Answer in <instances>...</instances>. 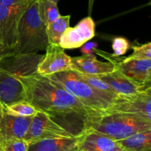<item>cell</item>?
I'll return each instance as SVG.
<instances>
[{"label": "cell", "mask_w": 151, "mask_h": 151, "mask_svg": "<svg viewBox=\"0 0 151 151\" xmlns=\"http://www.w3.org/2000/svg\"><path fill=\"white\" fill-rule=\"evenodd\" d=\"M18 78L24 87L26 101L51 117L76 114L85 119L88 113L93 112L48 76L35 73Z\"/></svg>", "instance_id": "1"}, {"label": "cell", "mask_w": 151, "mask_h": 151, "mask_svg": "<svg viewBox=\"0 0 151 151\" xmlns=\"http://www.w3.org/2000/svg\"><path fill=\"white\" fill-rule=\"evenodd\" d=\"M84 120L83 130L97 132L116 142L137 133L151 130V121L134 113L107 110L91 112Z\"/></svg>", "instance_id": "2"}, {"label": "cell", "mask_w": 151, "mask_h": 151, "mask_svg": "<svg viewBox=\"0 0 151 151\" xmlns=\"http://www.w3.org/2000/svg\"><path fill=\"white\" fill-rule=\"evenodd\" d=\"M48 77L93 112L107 110L120 99L97 91L80 78L74 70L59 72Z\"/></svg>", "instance_id": "3"}, {"label": "cell", "mask_w": 151, "mask_h": 151, "mask_svg": "<svg viewBox=\"0 0 151 151\" xmlns=\"http://www.w3.org/2000/svg\"><path fill=\"white\" fill-rule=\"evenodd\" d=\"M49 45L46 26L40 18L38 0L32 1L22 15L18 26L16 54L37 53Z\"/></svg>", "instance_id": "4"}, {"label": "cell", "mask_w": 151, "mask_h": 151, "mask_svg": "<svg viewBox=\"0 0 151 151\" xmlns=\"http://www.w3.org/2000/svg\"><path fill=\"white\" fill-rule=\"evenodd\" d=\"M94 51L113 64L115 70L134 84L145 88L151 87V59L117 56L97 48Z\"/></svg>", "instance_id": "5"}, {"label": "cell", "mask_w": 151, "mask_h": 151, "mask_svg": "<svg viewBox=\"0 0 151 151\" xmlns=\"http://www.w3.org/2000/svg\"><path fill=\"white\" fill-rule=\"evenodd\" d=\"M77 137L55 121L49 114L38 110L32 116L24 140L28 144L44 139Z\"/></svg>", "instance_id": "6"}, {"label": "cell", "mask_w": 151, "mask_h": 151, "mask_svg": "<svg viewBox=\"0 0 151 151\" xmlns=\"http://www.w3.org/2000/svg\"><path fill=\"white\" fill-rule=\"evenodd\" d=\"M35 0L12 6L0 4V47L12 50L17 43L18 26L22 15Z\"/></svg>", "instance_id": "7"}, {"label": "cell", "mask_w": 151, "mask_h": 151, "mask_svg": "<svg viewBox=\"0 0 151 151\" xmlns=\"http://www.w3.org/2000/svg\"><path fill=\"white\" fill-rule=\"evenodd\" d=\"M44 55L38 53L16 54L6 56L0 61V70L16 78L27 76L37 73L38 64Z\"/></svg>", "instance_id": "8"}, {"label": "cell", "mask_w": 151, "mask_h": 151, "mask_svg": "<svg viewBox=\"0 0 151 151\" xmlns=\"http://www.w3.org/2000/svg\"><path fill=\"white\" fill-rule=\"evenodd\" d=\"M42 60L38 64L37 73L49 76L52 74L72 70V57L60 45L49 44Z\"/></svg>", "instance_id": "9"}, {"label": "cell", "mask_w": 151, "mask_h": 151, "mask_svg": "<svg viewBox=\"0 0 151 151\" xmlns=\"http://www.w3.org/2000/svg\"><path fill=\"white\" fill-rule=\"evenodd\" d=\"M107 111L137 114L151 121V88L135 96H121Z\"/></svg>", "instance_id": "10"}, {"label": "cell", "mask_w": 151, "mask_h": 151, "mask_svg": "<svg viewBox=\"0 0 151 151\" xmlns=\"http://www.w3.org/2000/svg\"><path fill=\"white\" fill-rule=\"evenodd\" d=\"M95 36V23L91 16L80 21L76 26L69 27L60 38L59 45L63 49L78 48Z\"/></svg>", "instance_id": "11"}, {"label": "cell", "mask_w": 151, "mask_h": 151, "mask_svg": "<svg viewBox=\"0 0 151 151\" xmlns=\"http://www.w3.org/2000/svg\"><path fill=\"white\" fill-rule=\"evenodd\" d=\"M32 117H19L0 111V145L14 139H24Z\"/></svg>", "instance_id": "12"}, {"label": "cell", "mask_w": 151, "mask_h": 151, "mask_svg": "<svg viewBox=\"0 0 151 151\" xmlns=\"http://www.w3.org/2000/svg\"><path fill=\"white\" fill-rule=\"evenodd\" d=\"M79 151H123L116 141L92 130H83L78 136Z\"/></svg>", "instance_id": "13"}, {"label": "cell", "mask_w": 151, "mask_h": 151, "mask_svg": "<svg viewBox=\"0 0 151 151\" xmlns=\"http://www.w3.org/2000/svg\"><path fill=\"white\" fill-rule=\"evenodd\" d=\"M23 100H26V95L20 80L0 70V102L2 106Z\"/></svg>", "instance_id": "14"}, {"label": "cell", "mask_w": 151, "mask_h": 151, "mask_svg": "<svg viewBox=\"0 0 151 151\" xmlns=\"http://www.w3.org/2000/svg\"><path fill=\"white\" fill-rule=\"evenodd\" d=\"M72 70L87 75L100 76L113 72L115 70V68L111 62L97 60L94 55H83L72 58Z\"/></svg>", "instance_id": "15"}, {"label": "cell", "mask_w": 151, "mask_h": 151, "mask_svg": "<svg viewBox=\"0 0 151 151\" xmlns=\"http://www.w3.org/2000/svg\"><path fill=\"white\" fill-rule=\"evenodd\" d=\"M100 79L107 83L111 88L119 96H124V97H129V96H135L141 92L145 91L149 88H145V87L139 86L134 84L131 81L122 76L116 70L110 73L98 76Z\"/></svg>", "instance_id": "16"}, {"label": "cell", "mask_w": 151, "mask_h": 151, "mask_svg": "<svg viewBox=\"0 0 151 151\" xmlns=\"http://www.w3.org/2000/svg\"><path fill=\"white\" fill-rule=\"evenodd\" d=\"M78 136L63 139H44L28 145L27 151H65L77 144Z\"/></svg>", "instance_id": "17"}, {"label": "cell", "mask_w": 151, "mask_h": 151, "mask_svg": "<svg viewBox=\"0 0 151 151\" xmlns=\"http://www.w3.org/2000/svg\"><path fill=\"white\" fill-rule=\"evenodd\" d=\"M116 143L124 151H151V130L137 133Z\"/></svg>", "instance_id": "18"}, {"label": "cell", "mask_w": 151, "mask_h": 151, "mask_svg": "<svg viewBox=\"0 0 151 151\" xmlns=\"http://www.w3.org/2000/svg\"><path fill=\"white\" fill-rule=\"evenodd\" d=\"M70 15L60 16L56 20L46 27L49 44L59 45L63 33L69 27Z\"/></svg>", "instance_id": "19"}, {"label": "cell", "mask_w": 151, "mask_h": 151, "mask_svg": "<svg viewBox=\"0 0 151 151\" xmlns=\"http://www.w3.org/2000/svg\"><path fill=\"white\" fill-rule=\"evenodd\" d=\"M38 10L40 18L46 27L60 16L57 4L47 0H38Z\"/></svg>", "instance_id": "20"}, {"label": "cell", "mask_w": 151, "mask_h": 151, "mask_svg": "<svg viewBox=\"0 0 151 151\" xmlns=\"http://www.w3.org/2000/svg\"><path fill=\"white\" fill-rule=\"evenodd\" d=\"M3 110L10 115L19 117H32L38 110L27 101L23 100L10 105L2 106Z\"/></svg>", "instance_id": "21"}, {"label": "cell", "mask_w": 151, "mask_h": 151, "mask_svg": "<svg viewBox=\"0 0 151 151\" xmlns=\"http://www.w3.org/2000/svg\"><path fill=\"white\" fill-rule=\"evenodd\" d=\"M75 72L79 76L80 78H82L88 85L91 86V87H93L95 90H97V91L102 92V93H106V94L109 95V96H114V97L119 98V96L111 88L110 86L107 83L105 82L102 79H100L97 76L87 75V74L81 73H78L77 71H75Z\"/></svg>", "instance_id": "22"}, {"label": "cell", "mask_w": 151, "mask_h": 151, "mask_svg": "<svg viewBox=\"0 0 151 151\" xmlns=\"http://www.w3.org/2000/svg\"><path fill=\"white\" fill-rule=\"evenodd\" d=\"M131 48L134 52L130 57L137 59H151V43L147 42L144 44L133 45Z\"/></svg>", "instance_id": "23"}, {"label": "cell", "mask_w": 151, "mask_h": 151, "mask_svg": "<svg viewBox=\"0 0 151 151\" xmlns=\"http://www.w3.org/2000/svg\"><path fill=\"white\" fill-rule=\"evenodd\" d=\"M29 144L24 139L8 141L0 145L1 151H27Z\"/></svg>", "instance_id": "24"}, {"label": "cell", "mask_w": 151, "mask_h": 151, "mask_svg": "<svg viewBox=\"0 0 151 151\" xmlns=\"http://www.w3.org/2000/svg\"><path fill=\"white\" fill-rule=\"evenodd\" d=\"M112 48L114 50V55L122 56L129 50L130 43L128 39L124 37H116L112 41Z\"/></svg>", "instance_id": "25"}, {"label": "cell", "mask_w": 151, "mask_h": 151, "mask_svg": "<svg viewBox=\"0 0 151 151\" xmlns=\"http://www.w3.org/2000/svg\"><path fill=\"white\" fill-rule=\"evenodd\" d=\"M98 47V43L96 41H87L80 47V50L83 55L92 56L95 53V49Z\"/></svg>", "instance_id": "26"}, {"label": "cell", "mask_w": 151, "mask_h": 151, "mask_svg": "<svg viewBox=\"0 0 151 151\" xmlns=\"http://www.w3.org/2000/svg\"><path fill=\"white\" fill-rule=\"evenodd\" d=\"M29 0H0V4L5 6H12L25 2Z\"/></svg>", "instance_id": "27"}, {"label": "cell", "mask_w": 151, "mask_h": 151, "mask_svg": "<svg viewBox=\"0 0 151 151\" xmlns=\"http://www.w3.org/2000/svg\"><path fill=\"white\" fill-rule=\"evenodd\" d=\"M13 54H14L13 49L10 50V49H4L0 47V61H1L3 58L6 57V56H11V55Z\"/></svg>", "instance_id": "28"}, {"label": "cell", "mask_w": 151, "mask_h": 151, "mask_svg": "<svg viewBox=\"0 0 151 151\" xmlns=\"http://www.w3.org/2000/svg\"><path fill=\"white\" fill-rule=\"evenodd\" d=\"M94 1H95V0H88V16H91Z\"/></svg>", "instance_id": "29"}, {"label": "cell", "mask_w": 151, "mask_h": 151, "mask_svg": "<svg viewBox=\"0 0 151 151\" xmlns=\"http://www.w3.org/2000/svg\"><path fill=\"white\" fill-rule=\"evenodd\" d=\"M65 151H79V149H78V145L75 144V146L72 147H70L69 149L66 150H65Z\"/></svg>", "instance_id": "30"}, {"label": "cell", "mask_w": 151, "mask_h": 151, "mask_svg": "<svg viewBox=\"0 0 151 151\" xmlns=\"http://www.w3.org/2000/svg\"><path fill=\"white\" fill-rule=\"evenodd\" d=\"M47 1H52V2H54V3H56V4H58V2L59 0H47Z\"/></svg>", "instance_id": "31"}, {"label": "cell", "mask_w": 151, "mask_h": 151, "mask_svg": "<svg viewBox=\"0 0 151 151\" xmlns=\"http://www.w3.org/2000/svg\"><path fill=\"white\" fill-rule=\"evenodd\" d=\"M1 110H2V105H1V102H0V111H1Z\"/></svg>", "instance_id": "32"}, {"label": "cell", "mask_w": 151, "mask_h": 151, "mask_svg": "<svg viewBox=\"0 0 151 151\" xmlns=\"http://www.w3.org/2000/svg\"><path fill=\"white\" fill-rule=\"evenodd\" d=\"M0 151H1V147H0Z\"/></svg>", "instance_id": "33"}, {"label": "cell", "mask_w": 151, "mask_h": 151, "mask_svg": "<svg viewBox=\"0 0 151 151\" xmlns=\"http://www.w3.org/2000/svg\"><path fill=\"white\" fill-rule=\"evenodd\" d=\"M123 151H124V150H123Z\"/></svg>", "instance_id": "34"}]
</instances>
